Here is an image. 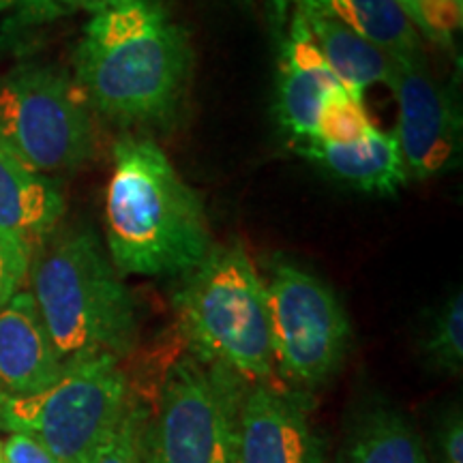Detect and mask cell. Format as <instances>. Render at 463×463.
Listing matches in <instances>:
<instances>
[{
    "label": "cell",
    "mask_w": 463,
    "mask_h": 463,
    "mask_svg": "<svg viewBox=\"0 0 463 463\" xmlns=\"http://www.w3.org/2000/svg\"><path fill=\"white\" fill-rule=\"evenodd\" d=\"M194 67L189 37L161 0H125L92 15L75 50V84L120 125H161L178 112Z\"/></svg>",
    "instance_id": "cell-1"
},
{
    "label": "cell",
    "mask_w": 463,
    "mask_h": 463,
    "mask_svg": "<svg viewBox=\"0 0 463 463\" xmlns=\"http://www.w3.org/2000/svg\"><path fill=\"white\" fill-rule=\"evenodd\" d=\"M108 256L120 275H187L213 249L200 194L148 137L114 146L106 191Z\"/></svg>",
    "instance_id": "cell-2"
},
{
    "label": "cell",
    "mask_w": 463,
    "mask_h": 463,
    "mask_svg": "<svg viewBox=\"0 0 463 463\" xmlns=\"http://www.w3.org/2000/svg\"><path fill=\"white\" fill-rule=\"evenodd\" d=\"M31 294L62 369L137 345V309L123 275L90 230H69L33 253Z\"/></svg>",
    "instance_id": "cell-3"
},
{
    "label": "cell",
    "mask_w": 463,
    "mask_h": 463,
    "mask_svg": "<svg viewBox=\"0 0 463 463\" xmlns=\"http://www.w3.org/2000/svg\"><path fill=\"white\" fill-rule=\"evenodd\" d=\"M191 354L217 363L249 386L273 373L266 283L241 242L213 245L174 294Z\"/></svg>",
    "instance_id": "cell-4"
},
{
    "label": "cell",
    "mask_w": 463,
    "mask_h": 463,
    "mask_svg": "<svg viewBox=\"0 0 463 463\" xmlns=\"http://www.w3.org/2000/svg\"><path fill=\"white\" fill-rule=\"evenodd\" d=\"M249 384L217 363L187 354L165 369L144 463H239L241 405Z\"/></svg>",
    "instance_id": "cell-5"
},
{
    "label": "cell",
    "mask_w": 463,
    "mask_h": 463,
    "mask_svg": "<svg viewBox=\"0 0 463 463\" xmlns=\"http://www.w3.org/2000/svg\"><path fill=\"white\" fill-rule=\"evenodd\" d=\"M131 403L120 363L95 358L65 367L34 395H0V430L37 438L65 463H90Z\"/></svg>",
    "instance_id": "cell-6"
},
{
    "label": "cell",
    "mask_w": 463,
    "mask_h": 463,
    "mask_svg": "<svg viewBox=\"0 0 463 463\" xmlns=\"http://www.w3.org/2000/svg\"><path fill=\"white\" fill-rule=\"evenodd\" d=\"M0 142L42 174L71 172L95 153V123L61 69L20 65L0 82Z\"/></svg>",
    "instance_id": "cell-7"
},
{
    "label": "cell",
    "mask_w": 463,
    "mask_h": 463,
    "mask_svg": "<svg viewBox=\"0 0 463 463\" xmlns=\"http://www.w3.org/2000/svg\"><path fill=\"white\" fill-rule=\"evenodd\" d=\"M273 367L289 384L316 389L339 372L350 345V320L320 277L279 264L266 283Z\"/></svg>",
    "instance_id": "cell-8"
},
{
    "label": "cell",
    "mask_w": 463,
    "mask_h": 463,
    "mask_svg": "<svg viewBox=\"0 0 463 463\" xmlns=\"http://www.w3.org/2000/svg\"><path fill=\"white\" fill-rule=\"evenodd\" d=\"M386 86L397 101V140L410 176L427 181L459 161L461 116L425 58H392Z\"/></svg>",
    "instance_id": "cell-9"
},
{
    "label": "cell",
    "mask_w": 463,
    "mask_h": 463,
    "mask_svg": "<svg viewBox=\"0 0 463 463\" xmlns=\"http://www.w3.org/2000/svg\"><path fill=\"white\" fill-rule=\"evenodd\" d=\"M279 28V73H277V116L294 144L316 137L317 112L328 90L339 86L324 61L314 34L292 0H277Z\"/></svg>",
    "instance_id": "cell-10"
},
{
    "label": "cell",
    "mask_w": 463,
    "mask_h": 463,
    "mask_svg": "<svg viewBox=\"0 0 463 463\" xmlns=\"http://www.w3.org/2000/svg\"><path fill=\"white\" fill-rule=\"evenodd\" d=\"M239 463H326L300 395L251 384L241 405Z\"/></svg>",
    "instance_id": "cell-11"
},
{
    "label": "cell",
    "mask_w": 463,
    "mask_h": 463,
    "mask_svg": "<svg viewBox=\"0 0 463 463\" xmlns=\"http://www.w3.org/2000/svg\"><path fill=\"white\" fill-rule=\"evenodd\" d=\"M61 373L62 364L31 289H20L0 307V395H34L54 384Z\"/></svg>",
    "instance_id": "cell-12"
},
{
    "label": "cell",
    "mask_w": 463,
    "mask_h": 463,
    "mask_svg": "<svg viewBox=\"0 0 463 463\" xmlns=\"http://www.w3.org/2000/svg\"><path fill=\"white\" fill-rule=\"evenodd\" d=\"M62 215L65 198L48 174L33 170L0 142V232L26 242L34 253L52 239Z\"/></svg>",
    "instance_id": "cell-13"
},
{
    "label": "cell",
    "mask_w": 463,
    "mask_h": 463,
    "mask_svg": "<svg viewBox=\"0 0 463 463\" xmlns=\"http://www.w3.org/2000/svg\"><path fill=\"white\" fill-rule=\"evenodd\" d=\"M314 34L324 61L339 84L358 101L367 89L386 84L392 71V58L364 42L333 14L326 0H292Z\"/></svg>",
    "instance_id": "cell-14"
},
{
    "label": "cell",
    "mask_w": 463,
    "mask_h": 463,
    "mask_svg": "<svg viewBox=\"0 0 463 463\" xmlns=\"http://www.w3.org/2000/svg\"><path fill=\"white\" fill-rule=\"evenodd\" d=\"M297 148L337 181L367 194H395L410 178L395 133L372 129L352 144H328L314 137Z\"/></svg>",
    "instance_id": "cell-15"
},
{
    "label": "cell",
    "mask_w": 463,
    "mask_h": 463,
    "mask_svg": "<svg viewBox=\"0 0 463 463\" xmlns=\"http://www.w3.org/2000/svg\"><path fill=\"white\" fill-rule=\"evenodd\" d=\"M335 463H433L414 425L391 405H369L347 427Z\"/></svg>",
    "instance_id": "cell-16"
},
{
    "label": "cell",
    "mask_w": 463,
    "mask_h": 463,
    "mask_svg": "<svg viewBox=\"0 0 463 463\" xmlns=\"http://www.w3.org/2000/svg\"><path fill=\"white\" fill-rule=\"evenodd\" d=\"M335 15L391 58L422 56L420 34L397 0H326Z\"/></svg>",
    "instance_id": "cell-17"
},
{
    "label": "cell",
    "mask_w": 463,
    "mask_h": 463,
    "mask_svg": "<svg viewBox=\"0 0 463 463\" xmlns=\"http://www.w3.org/2000/svg\"><path fill=\"white\" fill-rule=\"evenodd\" d=\"M422 354L436 372L459 375L463 369V297L461 289L439 305L422 339Z\"/></svg>",
    "instance_id": "cell-18"
},
{
    "label": "cell",
    "mask_w": 463,
    "mask_h": 463,
    "mask_svg": "<svg viewBox=\"0 0 463 463\" xmlns=\"http://www.w3.org/2000/svg\"><path fill=\"white\" fill-rule=\"evenodd\" d=\"M375 129L364 112L363 101L354 99L344 86H335L322 99L317 112L316 137L328 144H352Z\"/></svg>",
    "instance_id": "cell-19"
},
{
    "label": "cell",
    "mask_w": 463,
    "mask_h": 463,
    "mask_svg": "<svg viewBox=\"0 0 463 463\" xmlns=\"http://www.w3.org/2000/svg\"><path fill=\"white\" fill-rule=\"evenodd\" d=\"M412 26L430 42L449 48L461 28V0H397Z\"/></svg>",
    "instance_id": "cell-20"
},
{
    "label": "cell",
    "mask_w": 463,
    "mask_h": 463,
    "mask_svg": "<svg viewBox=\"0 0 463 463\" xmlns=\"http://www.w3.org/2000/svg\"><path fill=\"white\" fill-rule=\"evenodd\" d=\"M146 414L136 403L129 405L108 442L97 450L90 463H144V430Z\"/></svg>",
    "instance_id": "cell-21"
},
{
    "label": "cell",
    "mask_w": 463,
    "mask_h": 463,
    "mask_svg": "<svg viewBox=\"0 0 463 463\" xmlns=\"http://www.w3.org/2000/svg\"><path fill=\"white\" fill-rule=\"evenodd\" d=\"M33 249L15 236L0 232V307L20 292L31 270Z\"/></svg>",
    "instance_id": "cell-22"
},
{
    "label": "cell",
    "mask_w": 463,
    "mask_h": 463,
    "mask_svg": "<svg viewBox=\"0 0 463 463\" xmlns=\"http://www.w3.org/2000/svg\"><path fill=\"white\" fill-rule=\"evenodd\" d=\"M3 457L5 463H65L28 433H11L3 442Z\"/></svg>",
    "instance_id": "cell-23"
},
{
    "label": "cell",
    "mask_w": 463,
    "mask_h": 463,
    "mask_svg": "<svg viewBox=\"0 0 463 463\" xmlns=\"http://www.w3.org/2000/svg\"><path fill=\"white\" fill-rule=\"evenodd\" d=\"M436 447L442 463H463V420L457 408L450 410L439 420L436 430Z\"/></svg>",
    "instance_id": "cell-24"
},
{
    "label": "cell",
    "mask_w": 463,
    "mask_h": 463,
    "mask_svg": "<svg viewBox=\"0 0 463 463\" xmlns=\"http://www.w3.org/2000/svg\"><path fill=\"white\" fill-rule=\"evenodd\" d=\"M0 14H14L20 24H43L62 17L58 0H0Z\"/></svg>",
    "instance_id": "cell-25"
},
{
    "label": "cell",
    "mask_w": 463,
    "mask_h": 463,
    "mask_svg": "<svg viewBox=\"0 0 463 463\" xmlns=\"http://www.w3.org/2000/svg\"><path fill=\"white\" fill-rule=\"evenodd\" d=\"M123 3L125 0H58V7H61L62 15L71 14V11H89V14L97 15Z\"/></svg>",
    "instance_id": "cell-26"
},
{
    "label": "cell",
    "mask_w": 463,
    "mask_h": 463,
    "mask_svg": "<svg viewBox=\"0 0 463 463\" xmlns=\"http://www.w3.org/2000/svg\"><path fill=\"white\" fill-rule=\"evenodd\" d=\"M0 463H5V457H3V442H0Z\"/></svg>",
    "instance_id": "cell-27"
}]
</instances>
